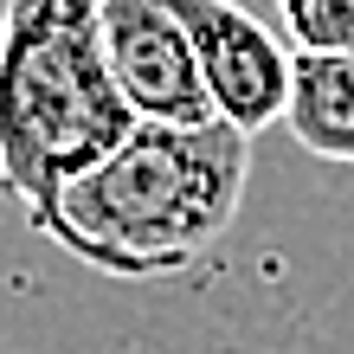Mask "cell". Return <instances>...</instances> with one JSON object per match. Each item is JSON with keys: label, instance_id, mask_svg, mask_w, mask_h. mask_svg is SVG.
Instances as JSON below:
<instances>
[{"label": "cell", "instance_id": "6da1fadb", "mask_svg": "<svg viewBox=\"0 0 354 354\" xmlns=\"http://www.w3.org/2000/svg\"><path fill=\"white\" fill-rule=\"evenodd\" d=\"M252 142L232 122H136L91 174L26 219L103 277H174L232 232Z\"/></svg>", "mask_w": 354, "mask_h": 354}, {"label": "cell", "instance_id": "7a4b0ae2", "mask_svg": "<svg viewBox=\"0 0 354 354\" xmlns=\"http://www.w3.org/2000/svg\"><path fill=\"white\" fill-rule=\"evenodd\" d=\"M136 129L103 52V0H7L0 13V194L52 206Z\"/></svg>", "mask_w": 354, "mask_h": 354}, {"label": "cell", "instance_id": "3957f363", "mask_svg": "<svg viewBox=\"0 0 354 354\" xmlns=\"http://www.w3.org/2000/svg\"><path fill=\"white\" fill-rule=\"evenodd\" d=\"M168 7L194 39L213 116L245 136H264L270 122H283L290 84H297V46L283 39V26H264L239 0H168Z\"/></svg>", "mask_w": 354, "mask_h": 354}, {"label": "cell", "instance_id": "277c9868", "mask_svg": "<svg viewBox=\"0 0 354 354\" xmlns=\"http://www.w3.org/2000/svg\"><path fill=\"white\" fill-rule=\"evenodd\" d=\"M103 52L136 122H213L194 39L168 0H103Z\"/></svg>", "mask_w": 354, "mask_h": 354}, {"label": "cell", "instance_id": "5b68a950", "mask_svg": "<svg viewBox=\"0 0 354 354\" xmlns=\"http://www.w3.org/2000/svg\"><path fill=\"white\" fill-rule=\"evenodd\" d=\"M283 129L316 161L354 168V52H297Z\"/></svg>", "mask_w": 354, "mask_h": 354}, {"label": "cell", "instance_id": "8992f818", "mask_svg": "<svg viewBox=\"0 0 354 354\" xmlns=\"http://www.w3.org/2000/svg\"><path fill=\"white\" fill-rule=\"evenodd\" d=\"M297 52H354V0H270Z\"/></svg>", "mask_w": 354, "mask_h": 354}]
</instances>
